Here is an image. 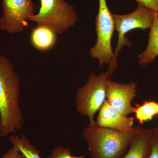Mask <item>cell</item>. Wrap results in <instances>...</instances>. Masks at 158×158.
<instances>
[{"label": "cell", "mask_w": 158, "mask_h": 158, "mask_svg": "<svg viewBox=\"0 0 158 158\" xmlns=\"http://www.w3.org/2000/svg\"><path fill=\"white\" fill-rule=\"evenodd\" d=\"M1 158H24L15 146L12 145Z\"/></svg>", "instance_id": "e0dca14e"}, {"label": "cell", "mask_w": 158, "mask_h": 158, "mask_svg": "<svg viewBox=\"0 0 158 158\" xmlns=\"http://www.w3.org/2000/svg\"><path fill=\"white\" fill-rule=\"evenodd\" d=\"M97 40L90 49L91 57L98 59L100 66L110 65L113 61L114 53L111 45V39L115 29L113 15L108 8L106 0H99V10L95 22Z\"/></svg>", "instance_id": "8992f818"}, {"label": "cell", "mask_w": 158, "mask_h": 158, "mask_svg": "<svg viewBox=\"0 0 158 158\" xmlns=\"http://www.w3.org/2000/svg\"><path fill=\"white\" fill-rule=\"evenodd\" d=\"M39 12L31 21L45 26L56 34H62L74 25L77 14L73 6L64 0H40Z\"/></svg>", "instance_id": "5b68a950"}, {"label": "cell", "mask_w": 158, "mask_h": 158, "mask_svg": "<svg viewBox=\"0 0 158 158\" xmlns=\"http://www.w3.org/2000/svg\"><path fill=\"white\" fill-rule=\"evenodd\" d=\"M137 87L135 82L120 84L109 77L107 83L106 100L115 110L128 116L135 111L131 102L136 96Z\"/></svg>", "instance_id": "ba28073f"}, {"label": "cell", "mask_w": 158, "mask_h": 158, "mask_svg": "<svg viewBox=\"0 0 158 158\" xmlns=\"http://www.w3.org/2000/svg\"><path fill=\"white\" fill-rule=\"evenodd\" d=\"M96 122L99 126L120 131H128L134 127V118L119 113L106 99L100 109Z\"/></svg>", "instance_id": "9c48e42d"}, {"label": "cell", "mask_w": 158, "mask_h": 158, "mask_svg": "<svg viewBox=\"0 0 158 158\" xmlns=\"http://www.w3.org/2000/svg\"><path fill=\"white\" fill-rule=\"evenodd\" d=\"M9 139L12 145L19 150L24 158H42L40 155V151L36 146L31 144L29 139L24 135H11Z\"/></svg>", "instance_id": "4fadbf2b"}, {"label": "cell", "mask_w": 158, "mask_h": 158, "mask_svg": "<svg viewBox=\"0 0 158 158\" xmlns=\"http://www.w3.org/2000/svg\"><path fill=\"white\" fill-rule=\"evenodd\" d=\"M32 45L37 50H49L56 43V34L45 26L38 25L32 31L31 36Z\"/></svg>", "instance_id": "8fae6325"}, {"label": "cell", "mask_w": 158, "mask_h": 158, "mask_svg": "<svg viewBox=\"0 0 158 158\" xmlns=\"http://www.w3.org/2000/svg\"><path fill=\"white\" fill-rule=\"evenodd\" d=\"M151 149L148 158H158V127L151 130Z\"/></svg>", "instance_id": "2e32d148"}, {"label": "cell", "mask_w": 158, "mask_h": 158, "mask_svg": "<svg viewBox=\"0 0 158 158\" xmlns=\"http://www.w3.org/2000/svg\"><path fill=\"white\" fill-rule=\"evenodd\" d=\"M138 4L143 5L152 11L158 12V0H135Z\"/></svg>", "instance_id": "ac0fdd59"}, {"label": "cell", "mask_w": 158, "mask_h": 158, "mask_svg": "<svg viewBox=\"0 0 158 158\" xmlns=\"http://www.w3.org/2000/svg\"><path fill=\"white\" fill-rule=\"evenodd\" d=\"M85 156H73L68 148L59 146L55 148L48 155L47 158H85Z\"/></svg>", "instance_id": "9a60e30c"}, {"label": "cell", "mask_w": 158, "mask_h": 158, "mask_svg": "<svg viewBox=\"0 0 158 158\" xmlns=\"http://www.w3.org/2000/svg\"><path fill=\"white\" fill-rule=\"evenodd\" d=\"M158 56V14L156 15L149 34L146 49L138 55L139 63L143 66L152 63Z\"/></svg>", "instance_id": "7c38bea8"}, {"label": "cell", "mask_w": 158, "mask_h": 158, "mask_svg": "<svg viewBox=\"0 0 158 158\" xmlns=\"http://www.w3.org/2000/svg\"></svg>", "instance_id": "d6986e66"}, {"label": "cell", "mask_w": 158, "mask_h": 158, "mask_svg": "<svg viewBox=\"0 0 158 158\" xmlns=\"http://www.w3.org/2000/svg\"><path fill=\"white\" fill-rule=\"evenodd\" d=\"M158 12L140 4L135 11L126 15L112 13L115 22V29L118 33L117 47L114 54L113 61L109 65L108 71L112 77L113 73L118 67L117 56L119 52L124 46H131L132 43L125 37L128 32L135 29H141L142 31L150 29L153 23L156 15Z\"/></svg>", "instance_id": "3957f363"}, {"label": "cell", "mask_w": 158, "mask_h": 158, "mask_svg": "<svg viewBox=\"0 0 158 158\" xmlns=\"http://www.w3.org/2000/svg\"><path fill=\"white\" fill-rule=\"evenodd\" d=\"M109 77H111L108 70L98 75L90 73L88 82L77 91L75 99L77 111L82 116H88L89 123L95 121V114L106 100Z\"/></svg>", "instance_id": "277c9868"}, {"label": "cell", "mask_w": 158, "mask_h": 158, "mask_svg": "<svg viewBox=\"0 0 158 158\" xmlns=\"http://www.w3.org/2000/svg\"><path fill=\"white\" fill-rule=\"evenodd\" d=\"M2 3L0 30L11 34L22 32L35 15L33 0H2Z\"/></svg>", "instance_id": "52a82bcc"}, {"label": "cell", "mask_w": 158, "mask_h": 158, "mask_svg": "<svg viewBox=\"0 0 158 158\" xmlns=\"http://www.w3.org/2000/svg\"><path fill=\"white\" fill-rule=\"evenodd\" d=\"M143 129L136 126L128 131H120L99 126L94 121L84 129L82 136L90 158H121L133 138Z\"/></svg>", "instance_id": "7a4b0ae2"}, {"label": "cell", "mask_w": 158, "mask_h": 158, "mask_svg": "<svg viewBox=\"0 0 158 158\" xmlns=\"http://www.w3.org/2000/svg\"><path fill=\"white\" fill-rule=\"evenodd\" d=\"M20 79L13 63L0 55V137L15 134L23 127L20 106Z\"/></svg>", "instance_id": "6da1fadb"}, {"label": "cell", "mask_w": 158, "mask_h": 158, "mask_svg": "<svg viewBox=\"0 0 158 158\" xmlns=\"http://www.w3.org/2000/svg\"><path fill=\"white\" fill-rule=\"evenodd\" d=\"M135 107V116L140 124L152 120L154 116H158V102L154 101L144 102Z\"/></svg>", "instance_id": "5bb4252c"}, {"label": "cell", "mask_w": 158, "mask_h": 158, "mask_svg": "<svg viewBox=\"0 0 158 158\" xmlns=\"http://www.w3.org/2000/svg\"><path fill=\"white\" fill-rule=\"evenodd\" d=\"M151 128L145 129L137 134L121 158H148L151 149Z\"/></svg>", "instance_id": "30bf717a"}]
</instances>
